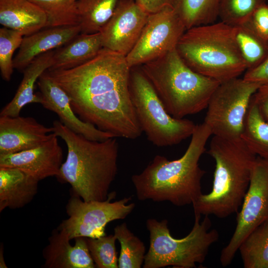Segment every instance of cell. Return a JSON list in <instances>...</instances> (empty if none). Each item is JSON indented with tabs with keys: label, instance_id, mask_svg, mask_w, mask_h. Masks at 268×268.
<instances>
[{
	"label": "cell",
	"instance_id": "4316f807",
	"mask_svg": "<svg viewBox=\"0 0 268 268\" xmlns=\"http://www.w3.org/2000/svg\"><path fill=\"white\" fill-rule=\"evenodd\" d=\"M234 28L235 40L247 69L258 66L268 56V41L259 35L248 21Z\"/></svg>",
	"mask_w": 268,
	"mask_h": 268
},
{
	"label": "cell",
	"instance_id": "6da1fadb",
	"mask_svg": "<svg viewBox=\"0 0 268 268\" xmlns=\"http://www.w3.org/2000/svg\"><path fill=\"white\" fill-rule=\"evenodd\" d=\"M131 70L126 56L103 48L81 66L45 72L66 92L81 120L116 137L135 139L143 132L131 99Z\"/></svg>",
	"mask_w": 268,
	"mask_h": 268
},
{
	"label": "cell",
	"instance_id": "ac0fdd59",
	"mask_svg": "<svg viewBox=\"0 0 268 268\" xmlns=\"http://www.w3.org/2000/svg\"><path fill=\"white\" fill-rule=\"evenodd\" d=\"M80 33L78 24L45 27L24 36L13 59L14 68L23 71L38 56L61 47Z\"/></svg>",
	"mask_w": 268,
	"mask_h": 268
},
{
	"label": "cell",
	"instance_id": "d590c367",
	"mask_svg": "<svg viewBox=\"0 0 268 268\" xmlns=\"http://www.w3.org/2000/svg\"><path fill=\"white\" fill-rule=\"evenodd\" d=\"M148 14L155 13L167 5L172 4L173 0H134Z\"/></svg>",
	"mask_w": 268,
	"mask_h": 268
},
{
	"label": "cell",
	"instance_id": "e0dca14e",
	"mask_svg": "<svg viewBox=\"0 0 268 268\" xmlns=\"http://www.w3.org/2000/svg\"><path fill=\"white\" fill-rule=\"evenodd\" d=\"M71 240L67 233L58 228L48 238V244L43 250V267L46 268H94L86 237Z\"/></svg>",
	"mask_w": 268,
	"mask_h": 268
},
{
	"label": "cell",
	"instance_id": "7402d4cb",
	"mask_svg": "<svg viewBox=\"0 0 268 268\" xmlns=\"http://www.w3.org/2000/svg\"><path fill=\"white\" fill-rule=\"evenodd\" d=\"M103 48L100 32L80 33L55 50L53 63L48 70H66L81 66L95 58Z\"/></svg>",
	"mask_w": 268,
	"mask_h": 268
},
{
	"label": "cell",
	"instance_id": "4fadbf2b",
	"mask_svg": "<svg viewBox=\"0 0 268 268\" xmlns=\"http://www.w3.org/2000/svg\"><path fill=\"white\" fill-rule=\"evenodd\" d=\"M149 14L134 0H119L100 31L103 48L126 57L137 43Z\"/></svg>",
	"mask_w": 268,
	"mask_h": 268
},
{
	"label": "cell",
	"instance_id": "9c48e42d",
	"mask_svg": "<svg viewBox=\"0 0 268 268\" xmlns=\"http://www.w3.org/2000/svg\"><path fill=\"white\" fill-rule=\"evenodd\" d=\"M261 85L239 77L219 85L208 102L204 121L212 134L228 140L241 138L251 98Z\"/></svg>",
	"mask_w": 268,
	"mask_h": 268
},
{
	"label": "cell",
	"instance_id": "e575fe53",
	"mask_svg": "<svg viewBox=\"0 0 268 268\" xmlns=\"http://www.w3.org/2000/svg\"><path fill=\"white\" fill-rule=\"evenodd\" d=\"M260 112L268 122V84L261 85L252 96Z\"/></svg>",
	"mask_w": 268,
	"mask_h": 268
},
{
	"label": "cell",
	"instance_id": "52a82bcc",
	"mask_svg": "<svg viewBox=\"0 0 268 268\" xmlns=\"http://www.w3.org/2000/svg\"><path fill=\"white\" fill-rule=\"evenodd\" d=\"M195 215L191 232L185 237H173L168 221L148 219L146 228L149 233V247L143 265L144 268H194L204 262L210 247L219 238L217 230L211 229L209 215Z\"/></svg>",
	"mask_w": 268,
	"mask_h": 268
},
{
	"label": "cell",
	"instance_id": "1f68e13d",
	"mask_svg": "<svg viewBox=\"0 0 268 268\" xmlns=\"http://www.w3.org/2000/svg\"><path fill=\"white\" fill-rule=\"evenodd\" d=\"M23 35L16 31L3 27L0 29V70L2 78L10 80L13 72V55L19 48Z\"/></svg>",
	"mask_w": 268,
	"mask_h": 268
},
{
	"label": "cell",
	"instance_id": "83f0119b",
	"mask_svg": "<svg viewBox=\"0 0 268 268\" xmlns=\"http://www.w3.org/2000/svg\"><path fill=\"white\" fill-rule=\"evenodd\" d=\"M114 234L121 246L118 268H140L143 266L145 247L143 242L128 228L127 223L117 225Z\"/></svg>",
	"mask_w": 268,
	"mask_h": 268
},
{
	"label": "cell",
	"instance_id": "277c9868",
	"mask_svg": "<svg viewBox=\"0 0 268 268\" xmlns=\"http://www.w3.org/2000/svg\"><path fill=\"white\" fill-rule=\"evenodd\" d=\"M208 153L215 161L212 188L192 204L194 214L224 218L241 207L257 156L241 138L216 136L212 138Z\"/></svg>",
	"mask_w": 268,
	"mask_h": 268
},
{
	"label": "cell",
	"instance_id": "8992f818",
	"mask_svg": "<svg viewBox=\"0 0 268 268\" xmlns=\"http://www.w3.org/2000/svg\"><path fill=\"white\" fill-rule=\"evenodd\" d=\"M176 49L192 70L220 83L239 77L247 69L234 27L221 21L186 29Z\"/></svg>",
	"mask_w": 268,
	"mask_h": 268
},
{
	"label": "cell",
	"instance_id": "603a6c76",
	"mask_svg": "<svg viewBox=\"0 0 268 268\" xmlns=\"http://www.w3.org/2000/svg\"><path fill=\"white\" fill-rule=\"evenodd\" d=\"M119 0H78V24L80 33L100 32L112 16Z\"/></svg>",
	"mask_w": 268,
	"mask_h": 268
},
{
	"label": "cell",
	"instance_id": "4dcf8cb0",
	"mask_svg": "<svg viewBox=\"0 0 268 268\" xmlns=\"http://www.w3.org/2000/svg\"><path fill=\"white\" fill-rule=\"evenodd\" d=\"M88 248L96 267L118 268L114 234L99 238H86Z\"/></svg>",
	"mask_w": 268,
	"mask_h": 268
},
{
	"label": "cell",
	"instance_id": "d4e9b609",
	"mask_svg": "<svg viewBox=\"0 0 268 268\" xmlns=\"http://www.w3.org/2000/svg\"><path fill=\"white\" fill-rule=\"evenodd\" d=\"M219 2V0H173L172 4L188 29L215 22Z\"/></svg>",
	"mask_w": 268,
	"mask_h": 268
},
{
	"label": "cell",
	"instance_id": "8d00e7d4",
	"mask_svg": "<svg viewBox=\"0 0 268 268\" xmlns=\"http://www.w3.org/2000/svg\"><path fill=\"white\" fill-rule=\"evenodd\" d=\"M0 268H7L4 261L3 255V249L2 248L1 249V247L0 250Z\"/></svg>",
	"mask_w": 268,
	"mask_h": 268
},
{
	"label": "cell",
	"instance_id": "d6a6232c",
	"mask_svg": "<svg viewBox=\"0 0 268 268\" xmlns=\"http://www.w3.org/2000/svg\"><path fill=\"white\" fill-rule=\"evenodd\" d=\"M248 21L259 35L268 41V5L266 3L259 6Z\"/></svg>",
	"mask_w": 268,
	"mask_h": 268
},
{
	"label": "cell",
	"instance_id": "2e32d148",
	"mask_svg": "<svg viewBox=\"0 0 268 268\" xmlns=\"http://www.w3.org/2000/svg\"><path fill=\"white\" fill-rule=\"evenodd\" d=\"M53 129L32 117L0 116V155L35 148L52 136Z\"/></svg>",
	"mask_w": 268,
	"mask_h": 268
},
{
	"label": "cell",
	"instance_id": "f1b7e54d",
	"mask_svg": "<svg viewBox=\"0 0 268 268\" xmlns=\"http://www.w3.org/2000/svg\"><path fill=\"white\" fill-rule=\"evenodd\" d=\"M40 7L48 17L47 27L78 24V0H29Z\"/></svg>",
	"mask_w": 268,
	"mask_h": 268
},
{
	"label": "cell",
	"instance_id": "f546056e",
	"mask_svg": "<svg viewBox=\"0 0 268 268\" xmlns=\"http://www.w3.org/2000/svg\"><path fill=\"white\" fill-rule=\"evenodd\" d=\"M266 0H219L218 17L232 27L248 21L254 11Z\"/></svg>",
	"mask_w": 268,
	"mask_h": 268
},
{
	"label": "cell",
	"instance_id": "8fae6325",
	"mask_svg": "<svg viewBox=\"0 0 268 268\" xmlns=\"http://www.w3.org/2000/svg\"><path fill=\"white\" fill-rule=\"evenodd\" d=\"M241 207L236 213L235 231L220 253V262L223 267L231 263L243 241L268 219V159L257 157Z\"/></svg>",
	"mask_w": 268,
	"mask_h": 268
},
{
	"label": "cell",
	"instance_id": "ba28073f",
	"mask_svg": "<svg viewBox=\"0 0 268 268\" xmlns=\"http://www.w3.org/2000/svg\"><path fill=\"white\" fill-rule=\"evenodd\" d=\"M130 91L142 132L154 145H174L192 135L197 125L185 118H174L167 112L139 66L131 68Z\"/></svg>",
	"mask_w": 268,
	"mask_h": 268
},
{
	"label": "cell",
	"instance_id": "5bb4252c",
	"mask_svg": "<svg viewBox=\"0 0 268 268\" xmlns=\"http://www.w3.org/2000/svg\"><path fill=\"white\" fill-rule=\"evenodd\" d=\"M37 83L42 98L41 104L57 114L66 127L93 140L103 141L115 137L78 117L72 108L69 96L45 72L40 76Z\"/></svg>",
	"mask_w": 268,
	"mask_h": 268
},
{
	"label": "cell",
	"instance_id": "d6986e66",
	"mask_svg": "<svg viewBox=\"0 0 268 268\" xmlns=\"http://www.w3.org/2000/svg\"><path fill=\"white\" fill-rule=\"evenodd\" d=\"M0 23L26 36L47 27L48 17L29 0H0Z\"/></svg>",
	"mask_w": 268,
	"mask_h": 268
},
{
	"label": "cell",
	"instance_id": "44dd1931",
	"mask_svg": "<svg viewBox=\"0 0 268 268\" xmlns=\"http://www.w3.org/2000/svg\"><path fill=\"white\" fill-rule=\"evenodd\" d=\"M55 50L36 57L23 70V77L12 99L1 110L0 116H19L22 109L31 103L42 102L40 94H35L34 87L40 76L51 67Z\"/></svg>",
	"mask_w": 268,
	"mask_h": 268
},
{
	"label": "cell",
	"instance_id": "30bf717a",
	"mask_svg": "<svg viewBox=\"0 0 268 268\" xmlns=\"http://www.w3.org/2000/svg\"><path fill=\"white\" fill-rule=\"evenodd\" d=\"M116 192L109 194L102 201H83L74 195L66 205L68 217L58 228L64 230L70 240L83 237L97 238L106 235L105 228L109 222L126 218L134 210V203H128L132 197L112 202Z\"/></svg>",
	"mask_w": 268,
	"mask_h": 268
},
{
	"label": "cell",
	"instance_id": "cb8c5ba5",
	"mask_svg": "<svg viewBox=\"0 0 268 268\" xmlns=\"http://www.w3.org/2000/svg\"><path fill=\"white\" fill-rule=\"evenodd\" d=\"M241 138L255 154L268 159V122L252 98L245 117Z\"/></svg>",
	"mask_w": 268,
	"mask_h": 268
},
{
	"label": "cell",
	"instance_id": "7a4b0ae2",
	"mask_svg": "<svg viewBox=\"0 0 268 268\" xmlns=\"http://www.w3.org/2000/svg\"><path fill=\"white\" fill-rule=\"evenodd\" d=\"M212 132L204 123L197 125L190 143L180 158L169 160L160 155L131 179L137 199L168 201L177 206L193 204L202 194L201 181L205 171L199 160Z\"/></svg>",
	"mask_w": 268,
	"mask_h": 268
},
{
	"label": "cell",
	"instance_id": "3957f363",
	"mask_svg": "<svg viewBox=\"0 0 268 268\" xmlns=\"http://www.w3.org/2000/svg\"><path fill=\"white\" fill-rule=\"evenodd\" d=\"M53 133L66 143L67 154L59 175L83 201L106 200L118 172L119 144L116 137L103 141L89 139L53 122Z\"/></svg>",
	"mask_w": 268,
	"mask_h": 268
},
{
	"label": "cell",
	"instance_id": "484cf974",
	"mask_svg": "<svg viewBox=\"0 0 268 268\" xmlns=\"http://www.w3.org/2000/svg\"><path fill=\"white\" fill-rule=\"evenodd\" d=\"M238 250L245 268H268V219L243 241Z\"/></svg>",
	"mask_w": 268,
	"mask_h": 268
},
{
	"label": "cell",
	"instance_id": "5b68a950",
	"mask_svg": "<svg viewBox=\"0 0 268 268\" xmlns=\"http://www.w3.org/2000/svg\"><path fill=\"white\" fill-rule=\"evenodd\" d=\"M139 67L151 83L167 112L183 119L206 108L221 83L192 70L176 49Z\"/></svg>",
	"mask_w": 268,
	"mask_h": 268
},
{
	"label": "cell",
	"instance_id": "836d02e7",
	"mask_svg": "<svg viewBox=\"0 0 268 268\" xmlns=\"http://www.w3.org/2000/svg\"><path fill=\"white\" fill-rule=\"evenodd\" d=\"M243 78L261 85L268 84V56L258 66L246 70Z\"/></svg>",
	"mask_w": 268,
	"mask_h": 268
},
{
	"label": "cell",
	"instance_id": "ffe728a7",
	"mask_svg": "<svg viewBox=\"0 0 268 268\" xmlns=\"http://www.w3.org/2000/svg\"><path fill=\"white\" fill-rule=\"evenodd\" d=\"M39 182L19 169L0 167V211L29 203L38 193Z\"/></svg>",
	"mask_w": 268,
	"mask_h": 268
},
{
	"label": "cell",
	"instance_id": "7c38bea8",
	"mask_svg": "<svg viewBox=\"0 0 268 268\" xmlns=\"http://www.w3.org/2000/svg\"><path fill=\"white\" fill-rule=\"evenodd\" d=\"M186 30L172 4L149 14L137 43L126 57L129 66H141L176 49Z\"/></svg>",
	"mask_w": 268,
	"mask_h": 268
},
{
	"label": "cell",
	"instance_id": "9a60e30c",
	"mask_svg": "<svg viewBox=\"0 0 268 268\" xmlns=\"http://www.w3.org/2000/svg\"><path fill=\"white\" fill-rule=\"evenodd\" d=\"M63 149L53 133L44 144L14 153L0 155V167L19 169L39 181L59 175L63 164Z\"/></svg>",
	"mask_w": 268,
	"mask_h": 268
}]
</instances>
